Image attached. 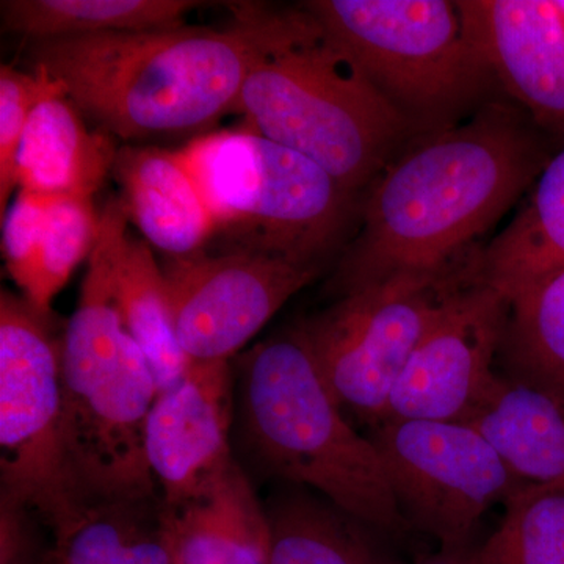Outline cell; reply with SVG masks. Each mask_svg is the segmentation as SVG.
<instances>
[{"label":"cell","instance_id":"obj_1","mask_svg":"<svg viewBox=\"0 0 564 564\" xmlns=\"http://www.w3.org/2000/svg\"><path fill=\"white\" fill-rule=\"evenodd\" d=\"M538 129L521 107L489 102L391 159L370 184L361 231L337 269L334 291L343 296L399 274L473 265L470 245L551 161Z\"/></svg>","mask_w":564,"mask_h":564},{"label":"cell","instance_id":"obj_2","mask_svg":"<svg viewBox=\"0 0 564 564\" xmlns=\"http://www.w3.org/2000/svg\"><path fill=\"white\" fill-rule=\"evenodd\" d=\"M228 28L32 41V70L50 77L96 129L128 144L209 133L252 68L291 31L296 9L245 6Z\"/></svg>","mask_w":564,"mask_h":564},{"label":"cell","instance_id":"obj_3","mask_svg":"<svg viewBox=\"0 0 564 564\" xmlns=\"http://www.w3.org/2000/svg\"><path fill=\"white\" fill-rule=\"evenodd\" d=\"M234 113L242 115L245 128L318 163L355 195L413 131L302 6L284 40L252 68Z\"/></svg>","mask_w":564,"mask_h":564},{"label":"cell","instance_id":"obj_4","mask_svg":"<svg viewBox=\"0 0 564 564\" xmlns=\"http://www.w3.org/2000/svg\"><path fill=\"white\" fill-rule=\"evenodd\" d=\"M242 413L248 444L270 473L315 489L370 529H411L377 447L345 419L299 326L247 356Z\"/></svg>","mask_w":564,"mask_h":564},{"label":"cell","instance_id":"obj_5","mask_svg":"<svg viewBox=\"0 0 564 564\" xmlns=\"http://www.w3.org/2000/svg\"><path fill=\"white\" fill-rule=\"evenodd\" d=\"M177 152L217 226L223 247L212 250L318 265L350 220L355 193L306 155L245 126L204 133Z\"/></svg>","mask_w":564,"mask_h":564},{"label":"cell","instance_id":"obj_6","mask_svg":"<svg viewBox=\"0 0 564 564\" xmlns=\"http://www.w3.org/2000/svg\"><path fill=\"white\" fill-rule=\"evenodd\" d=\"M302 7L411 129L455 126L492 79L467 35L458 2L311 0Z\"/></svg>","mask_w":564,"mask_h":564},{"label":"cell","instance_id":"obj_7","mask_svg":"<svg viewBox=\"0 0 564 564\" xmlns=\"http://www.w3.org/2000/svg\"><path fill=\"white\" fill-rule=\"evenodd\" d=\"M475 281V263L445 274H399L345 293L299 325L343 410L370 429L381 425L415 348L455 296Z\"/></svg>","mask_w":564,"mask_h":564},{"label":"cell","instance_id":"obj_8","mask_svg":"<svg viewBox=\"0 0 564 564\" xmlns=\"http://www.w3.org/2000/svg\"><path fill=\"white\" fill-rule=\"evenodd\" d=\"M62 340L24 296L0 295L2 505L35 511L62 540L87 516L70 492L63 452Z\"/></svg>","mask_w":564,"mask_h":564},{"label":"cell","instance_id":"obj_9","mask_svg":"<svg viewBox=\"0 0 564 564\" xmlns=\"http://www.w3.org/2000/svg\"><path fill=\"white\" fill-rule=\"evenodd\" d=\"M369 437L404 521L432 534L444 551L466 549L494 505L525 486L463 422L386 421Z\"/></svg>","mask_w":564,"mask_h":564},{"label":"cell","instance_id":"obj_10","mask_svg":"<svg viewBox=\"0 0 564 564\" xmlns=\"http://www.w3.org/2000/svg\"><path fill=\"white\" fill-rule=\"evenodd\" d=\"M62 395L66 475L80 510L144 502L158 485L147 425L159 388L135 340L126 332L120 362Z\"/></svg>","mask_w":564,"mask_h":564},{"label":"cell","instance_id":"obj_11","mask_svg":"<svg viewBox=\"0 0 564 564\" xmlns=\"http://www.w3.org/2000/svg\"><path fill=\"white\" fill-rule=\"evenodd\" d=\"M177 339L192 361L228 362L321 265L248 251L209 250L163 259Z\"/></svg>","mask_w":564,"mask_h":564},{"label":"cell","instance_id":"obj_12","mask_svg":"<svg viewBox=\"0 0 564 564\" xmlns=\"http://www.w3.org/2000/svg\"><path fill=\"white\" fill-rule=\"evenodd\" d=\"M507 321L499 292L480 281L467 285L415 348L386 421L463 422L496 378Z\"/></svg>","mask_w":564,"mask_h":564},{"label":"cell","instance_id":"obj_13","mask_svg":"<svg viewBox=\"0 0 564 564\" xmlns=\"http://www.w3.org/2000/svg\"><path fill=\"white\" fill-rule=\"evenodd\" d=\"M231 413L229 362L193 361L180 384L159 393L148 417L147 455L165 510L204 496L236 466Z\"/></svg>","mask_w":564,"mask_h":564},{"label":"cell","instance_id":"obj_14","mask_svg":"<svg viewBox=\"0 0 564 564\" xmlns=\"http://www.w3.org/2000/svg\"><path fill=\"white\" fill-rule=\"evenodd\" d=\"M458 6L492 79L538 128L564 140V20L555 0H462Z\"/></svg>","mask_w":564,"mask_h":564},{"label":"cell","instance_id":"obj_15","mask_svg":"<svg viewBox=\"0 0 564 564\" xmlns=\"http://www.w3.org/2000/svg\"><path fill=\"white\" fill-rule=\"evenodd\" d=\"M2 220L7 272L33 310L47 315L70 274L90 258L101 212L93 199L18 191Z\"/></svg>","mask_w":564,"mask_h":564},{"label":"cell","instance_id":"obj_16","mask_svg":"<svg viewBox=\"0 0 564 564\" xmlns=\"http://www.w3.org/2000/svg\"><path fill=\"white\" fill-rule=\"evenodd\" d=\"M131 223L165 261L210 250L217 226L180 152L147 144H122L113 166Z\"/></svg>","mask_w":564,"mask_h":564},{"label":"cell","instance_id":"obj_17","mask_svg":"<svg viewBox=\"0 0 564 564\" xmlns=\"http://www.w3.org/2000/svg\"><path fill=\"white\" fill-rule=\"evenodd\" d=\"M35 74L43 84L18 152V191L93 199L113 173L120 147L109 133L88 128L82 111L55 82Z\"/></svg>","mask_w":564,"mask_h":564},{"label":"cell","instance_id":"obj_18","mask_svg":"<svg viewBox=\"0 0 564 564\" xmlns=\"http://www.w3.org/2000/svg\"><path fill=\"white\" fill-rule=\"evenodd\" d=\"M463 423L488 441L521 484L564 491V399L496 375Z\"/></svg>","mask_w":564,"mask_h":564},{"label":"cell","instance_id":"obj_19","mask_svg":"<svg viewBox=\"0 0 564 564\" xmlns=\"http://www.w3.org/2000/svg\"><path fill=\"white\" fill-rule=\"evenodd\" d=\"M161 532L181 564H270V527L236 466L193 502L165 510Z\"/></svg>","mask_w":564,"mask_h":564},{"label":"cell","instance_id":"obj_20","mask_svg":"<svg viewBox=\"0 0 564 564\" xmlns=\"http://www.w3.org/2000/svg\"><path fill=\"white\" fill-rule=\"evenodd\" d=\"M563 269L564 140L534 181L524 206L478 256L477 276L508 300Z\"/></svg>","mask_w":564,"mask_h":564},{"label":"cell","instance_id":"obj_21","mask_svg":"<svg viewBox=\"0 0 564 564\" xmlns=\"http://www.w3.org/2000/svg\"><path fill=\"white\" fill-rule=\"evenodd\" d=\"M193 0H3V31L29 41L82 39L106 33L162 31L185 25Z\"/></svg>","mask_w":564,"mask_h":564},{"label":"cell","instance_id":"obj_22","mask_svg":"<svg viewBox=\"0 0 564 564\" xmlns=\"http://www.w3.org/2000/svg\"><path fill=\"white\" fill-rule=\"evenodd\" d=\"M117 295L126 332L150 364L159 393L184 380L192 359L177 339L162 267L150 245L129 234L117 267Z\"/></svg>","mask_w":564,"mask_h":564},{"label":"cell","instance_id":"obj_23","mask_svg":"<svg viewBox=\"0 0 564 564\" xmlns=\"http://www.w3.org/2000/svg\"><path fill=\"white\" fill-rule=\"evenodd\" d=\"M270 564H399L386 558L358 519L307 494H291L267 514Z\"/></svg>","mask_w":564,"mask_h":564},{"label":"cell","instance_id":"obj_24","mask_svg":"<svg viewBox=\"0 0 564 564\" xmlns=\"http://www.w3.org/2000/svg\"><path fill=\"white\" fill-rule=\"evenodd\" d=\"M507 303L499 355L508 377L564 399V269L527 285Z\"/></svg>","mask_w":564,"mask_h":564},{"label":"cell","instance_id":"obj_25","mask_svg":"<svg viewBox=\"0 0 564 564\" xmlns=\"http://www.w3.org/2000/svg\"><path fill=\"white\" fill-rule=\"evenodd\" d=\"M502 525L478 549L481 564H564V491L522 486Z\"/></svg>","mask_w":564,"mask_h":564},{"label":"cell","instance_id":"obj_26","mask_svg":"<svg viewBox=\"0 0 564 564\" xmlns=\"http://www.w3.org/2000/svg\"><path fill=\"white\" fill-rule=\"evenodd\" d=\"M115 505L93 511L65 538L55 541L46 564H117L128 545L144 536L132 510Z\"/></svg>","mask_w":564,"mask_h":564},{"label":"cell","instance_id":"obj_27","mask_svg":"<svg viewBox=\"0 0 564 564\" xmlns=\"http://www.w3.org/2000/svg\"><path fill=\"white\" fill-rule=\"evenodd\" d=\"M39 74L22 73L13 66L0 68V215L6 217L17 191V159L33 104L41 90Z\"/></svg>","mask_w":564,"mask_h":564},{"label":"cell","instance_id":"obj_28","mask_svg":"<svg viewBox=\"0 0 564 564\" xmlns=\"http://www.w3.org/2000/svg\"><path fill=\"white\" fill-rule=\"evenodd\" d=\"M25 511L2 505L0 511V564H46L33 562L31 538L24 525Z\"/></svg>","mask_w":564,"mask_h":564},{"label":"cell","instance_id":"obj_29","mask_svg":"<svg viewBox=\"0 0 564 564\" xmlns=\"http://www.w3.org/2000/svg\"><path fill=\"white\" fill-rule=\"evenodd\" d=\"M173 552L161 530L158 536H144L128 545L117 564H172Z\"/></svg>","mask_w":564,"mask_h":564},{"label":"cell","instance_id":"obj_30","mask_svg":"<svg viewBox=\"0 0 564 564\" xmlns=\"http://www.w3.org/2000/svg\"><path fill=\"white\" fill-rule=\"evenodd\" d=\"M419 564H481L478 551H467V549H458V551H444L443 554L433 556Z\"/></svg>","mask_w":564,"mask_h":564},{"label":"cell","instance_id":"obj_31","mask_svg":"<svg viewBox=\"0 0 564 564\" xmlns=\"http://www.w3.org/2000/svg\"><path fill=\"white\" fill-rule=\"evenodd\" d=\"M556 7H558L560 13L563 14L564 20V0H555Z\"/></svg>","mask_w":564,"mask_h":564},{"label":"cell","instance_id":"obj_32","mask_svg":"<svg viewBox=\"0 0 564 564\" xmlns=\"http://www.w3.org/2000/svg\"><path fill=\"white\" fill-rule=\"evenodd\" d=\"M172 564H181V563H180V562H177V560H176V558H174V556H173V563H172Z\"/></svg>","mask_w":564,"mask_h":564}]
</instances>
